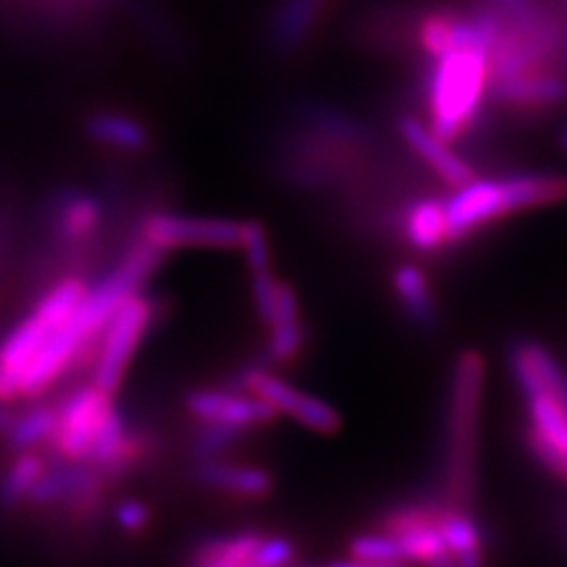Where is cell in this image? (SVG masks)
I'll return each instance as SVG.
<instances>
[{"instance_id": "6da1fadb", "label": "cell", "mask_w": 567, "mask_h": 567, "mask_svg": "<svg viewBox=\"0 0 567 567\" xmlns=\"http://www.w3.org/2000/svg\"><path fill=\"white\" fill-rule=\"evenodd\" d=\"M416 102L429 116V131L447 145L473 135L487 114V52L452 50L440 58H419Z\"/></svg>"}, {"instance_id": "7a4b0ae2", "label": "cell", "mask_w": 567, "mask_h": 567, "mask_svg": "<svg viewBox=\"0 0 567 567\" xmlns=\"http://www.w3.org/2000/svg\"><path fill=\"white\" fill-rule=\"evenodd\" d=\"M567 202V175L560 173H511L499 177H475L456 187L447 208L450 244H461L475 233L516 213Z\"/></svg>"}, {"instance_id": "3957f363", "label": "cell", "mask_w": 567, "mask_h": 567, "mask_svg": "<svg viewBox=\"0 0 567 567\" xmlns=\"http://www.w3.org/2000/svg\"><path fill=\"white\" fill-rule=\"evenodd\" d=\"M485 390V358L466 348L456 354L445 419V502L471 508L477 485V440Z\"/></svg>"}, {"instance_id": "277c9868", "label": "cell", "mask_w": 567, "mask_h": 567, "mask_svg": "<svg viewBox=\"0 0 567 567\" xmlns=\"http://www.w3.org/2000/svg\"><path fill=\"white\" fill-rule=\"evenodd\" d=\"M158 300L145 289L135 291L116 308L104 324L95 343L91 362V381L104 393L116 395L128 379V371L145 346L147 336L158 319Z\"/></svg>"}, {"instance_id": "5b68a950", "label": "cell", "mask_w": 567, "mask_h": 567, "mask_svg": "<svg viewBox=\"0 0 567 567\" xmlns=\"http://www.w3.org/2000/svg\"><path fill=\"white\" fill-rule=\"evenodd\" d=\"M55 431L48 454L71 464H87L106 431L118 419L116 395L104 393L93 381L79 383L55 400Z\"/></svg>"}, {"instance_id": "8992f818", "label": "cell", "mask_w": 567, "mask_h": 567, "mask_svg": "<svg viewBox=\"0 0 567 567\" xmlns=\"http://www.w3.org/2000/svg\"><path fill=\"white\" fill-rule=\"evenodd\" d=\"M133 233L158 251H239L244 220L220 216H192L164 206L145 208Z\"/></svg>"}, {"instance_id": "52a82bcc", "label": "cell", "mask_w": 567, "mask_h": 567, "mask_svg": "<svg viewBox=\"0 0 567 567\" xmlns=\"http://www.w3.org/2000/svg\"><path fill=\"white\" fill-rule=\"evenodd\" d=\"M235 385L254 393L262 402H268L279 416L287 414L312 433L333 435L341 429V414L329 402L284 381L268 364H248L241 369Z\"/></svg>"}, {"instance_id": "ba28073f", "label": "cell", "mask_w": 567, "mask_h": 567, "mask_svg": "<svg viewBox=\"0 0 567 567\" xmlns=\"http://www.w3.org/2000/svg\"><path fill=\"white\" fill-rule=\"evenodd\" d=\"M442 504L445 502H404L385 511L381 516L379 529L398 539L404 560L410 565L456 567L450 556V548L437 529Z\"/></svg>"}, {"instance_id": "9c48e42d", "label": "cell", "mask_w": 567, "mask_h": 567, "mask_svg": "<svg viewBox=\"0 0 567 567\" xmlns=\"http://www.w3.org/2000/svg\"><path fill=\"white\" fill-rule=\"evenodd\" d=\"M185 412L197 423H218L251 433L277 421V412L239 385H199L183 400Z\"/></svg>"}, {"instance_id": "30bf717a", "label": "cell", "mask_w": 567, "mask_h": 567, "mask_svg": "<svg viewBox=\"0 0 567 567\" xmlns=\"http://www.w3.org/2000/svg\"><path fill=\"white\" fill-rule=\"evenodd\" d=\"M333 0H275L265 20V50L277 60L298 58L322 29Z\"/></svg>"}, {"instance_id": "8fae6325", "label": "cell", "mask_w": 567, "mask_h": 567, "mask_svg": "<svg viewBox=\"0 0 567 567\" xmlns=\"http://www.w3.org/2000/svg\"><path fill=\"white\" fill-rule=\"evenodd\" d=\"M192 477L202 489L235 504H260L275 492V477L268 468L229 458V454L192 461Z\"/></svg>"}, {"instance_id": "7c38bea8", "label": "cell", "mask_w": 567, "mask_h": 567, "mask_svg": "<svg viewBox=\"0 0 567 567\" xmlns=\"http://www.w3.org/2000/svg\"><path fill=\"white\" fill-rule=\"evenodd\" d=\"M395 128L406 145V150L414 152L421 162L429 166L447 187H452V189L464 187L477 177L475 168L466 162V158H461L456 152H452L447 142L437 140L429 131V126L421 123L416 116L398 114Z\"/></svg>"}, {"instance_id": "4fadbf2b", "label": "cell", "mask_w": 567, "mask_h": 567, "mask_svg": "<svg viewBox=\"0 0 567 567\" xmlns=\"http://www.w3.org/2000/svg\"><path fill=\"white\" fill-rule=\"evenodd\" d=\"M55 400H27L0 404V445L6 452L48 450L55 431Z\"/></svg>"}, {"instance_id": "5bb4252c", "label": "cell", "mask_w": 567, "mask_h": 567, "mask_svg": "<svg viewBox=\"0 0 567 567\" xmlns=\"http://www.w3.org/2000/svg\"><path fill=\"white\" fill-rule=\"evenodd\" d=\"M511 374L523 398L554 395L567 400V379L556 358L537 341H516L508 352Z\"/></svg>"}, {"instance_id": "9a60e30c", "label": "cell", "mask_w": 567, "mask_h": 567, "mask_svg": "<svg viewBox=\"0 0 567 567\" xmlns=\"http://www.w3.org/2000/svg\"><path fill=\"white\" fill-rule=\"evenodd\" d=\"M83 135L93 145L116 154H147L152 150V131L145 121L118 110H93L81 121Z\"/></svg>"}, {"instance_id": "2e32d148", "label": "cell", "mask_w": 567, "mask_h": 567, "mask_svg": "<svg viewBox=\"0 0 567 567\" xmlns=\"http://www.w3.org/2000/svg\"><path fill=\"white\" fill-rule=\"evenodd\" d=\"M268 341H265V358L272 364H291L296 362L306 348V327L303 312H300L298 296L291 284L279 281L277 303L270 322L265 324Z\"/></svg>"}, {"instance_id": "e0dca14e", "label": "cell", "mask_w": 567, "mask_h": 567, "mask_svg": "<svg viewBox=\"0 0 567 567\" xmlns=\"http://www.w3.org/2000/svg\"><path fill=\"white\" fill-rule=\"evenodd\" d=\"M400 229L404 241L419 254H437L450 244L447 208L440 197H419L400 213Z\"/></svg>"}, {"instance_id": "ac0fdd59", "label": "cell", "mask_w": 567, "mask_h": 567, "mask_svg": "<svg viewBox=\"0 0 567 567\" xmlns=\"http://www.w3.org/2000/svg\"><path fill=\"white\" fill-rule=\"evenodd\" d=\"M50 464L45 450L8 452L0 466V516H17L27 508V499L33 485L41 481Z\"/></svg>"}, {"instance_id": "d6986e66", "label": "cell", "mask_w": 567, "mask_h": 567, "mask_svg": "<svg viewBox=\"0 0 567 567\" xmlns=\"http://www.w3.org/2000/svg\"><path fill=\"white\" fill-rule=\"evenodd\" d=\"M437 529L456 567H485L483 529L473 518L471 508L452 506L445 502L440 508Z\"/></svg>"}, {"instance_id": "ffe728a7", "label": "cell", "mask_w": 567, "mask_h": 567, "mask_svg": "<svg viewBox=\"0 0 567 567\" xmlns=\"http://www.w3.org/2000/svg\"><path fill=\"white\" fill-rule=\"evenodd\" d=\"M390 284L400 300V308L419 329L433 331L437 324V303L425 272L414 262H402L390 275Z\"/></svg>"}, {"instance_id": "44dd1931", "label": "cell", "mask_w": 567, "mask_h": 567, "mask_svg": "<svg viewBox=\"0 0 567 567\" xmlns=\"http://www.w3.org/2000/svg\"><path fill=\"white\" fill-rule=\"evenodd\" d=\"M126 3L128 14L137 22V27L145 31L154 45L166 52V55L175 58L185 52V41L181 39V33L175 31V27L166 20V14L158 10L150 0H123Z\"/></svg>"}, {"instance_id": "7402d4cb", "label": "cell", "mask_w": 567, "mask_h": 567, "mask_svg": "<svg viewBox=\"0 0 567 567\" xmlns=\"http://www.w3.org/2000/svg\"><path fill=\"white\" fill-rule=\"evenodd\" d=\"M110 516L114 529L126 539L145 537L154 523V511L147 502L135 499V496H123L116 504H112Z\"/></svg>"}, {"instance_id": "603a6c76", "label": "cell", "mask_w": 567, "mask_h": 567, "mask_svg": "<svg viewBox=\"0 0 567 567\" xmlns=\"http://www.w3.org/2000/svg\"><path fill=\"white\" fill-rule=\"evenodd\" d=\"M348 551L352 558L362 560H379V563H406L402 548L395 537L385 535V532H364V535L352 537L348 544ZM410 565V563H406Z\"/></svg>"}, {"instance_id": "cb8c5ba5", "label": "cell", "mask_w": 567, "mask_h": 567, "mask_svg": "<svg viewBox=\"0 0 567 567\" xmlns=\"http://www.w3.org/2000/svg\"><path fill=\"white\" fill-rule=\"evenodd\" d=\"M239 251L248 265V272L258 270H270L272 268V256H270V241H268V229L258 220H244V235Z\"/></svg>"}, {"instance_id": "d4e9b609", "label": "cell", "mask_w": 567, "mask_h": 567, "mask_svg": "<svg viewBox=\"0 0 567 567\" xmlns=\"http://www.w3.org/2000/svg\"><path fill=\"white\" fill-rule=\"evenodd\" d=\"M296 560V546L287 537L265 535L246 567H287Z\"/></svg>"}, {"instance_id": "484cf974", "label": "cell", "mask_w": 567, "mask_h": 567, "mask_svg": "<svg viewBox=\"0 0 567 567\" xmlns=\"http://www.w3.org/2000/svg\"><path fill=\"white\" fill-rule=\"evenodd\" d=\"M12 206L0 204V275H3V268L8 262V254L12 248V235H14V216H12Z\"/></svg>"}, {"instance_id": "4316f807", "label": "cell", "mask_w": 567, "mask_h": 567, "mask_svg": "<svg viewBox=\"0 0 567 567\" xmlns=\"http://www.w3.org/2000/svg\"><path fill=\"white\" fill-rule=\"evenodd\" d=\"M322 567H410L406 563H379V560H362V558H348V560H331Z\"/></svg>"}, {"instance_id": "83f0119b", "label": "cell", "mask_w": 567, "mask_h": 567, "mask_svg": "<svg viewBox=\"0 0 567 567\" xmlns=\"http://www.w3.org/2000/svg\"><path fill=\"white\" fill-rule=\"evenodd\" d=\"M287 567H322V565H312V563H289Z\"/></svg>"}, {"instance_id": "f1b7e54d", "label": "cell", "mask_w": 567, "mask_h": 567, "mask_svg": "<svg viewBox=\"0 0 567 567\" xmlns=\"http://www.w3.org/2000/svg\"><path fill=\"white\" fill-rule=\"evenodd\" d=\"M563 147L567 150V128H565V133H563Z\"/></svg>"}, {"instance_id": "f546056e", "label": "cell", "mask_w": 567, "mask_h": 567, "mask_svg": "<svg viewBox=\"0 0 567 567\" xmlns=\"http://www.w3.org/2000/svg\"><path fill=\"white\" fill-rule=\"evenodd\" d=\"M565 3H567V0H565Z\"/></svg>"}]
</instances>
